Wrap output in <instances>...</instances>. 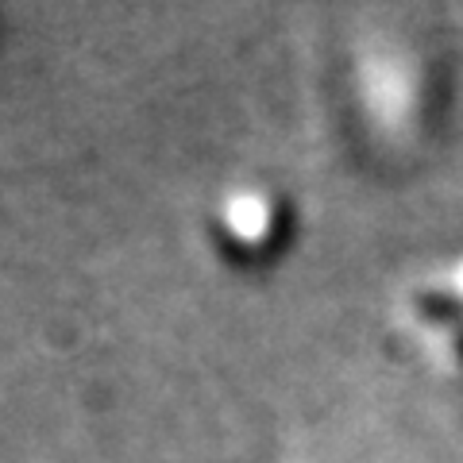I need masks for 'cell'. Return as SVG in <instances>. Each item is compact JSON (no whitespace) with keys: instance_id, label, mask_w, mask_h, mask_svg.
<instances>
[{"instance_id":"obj_1","label":"cell","mask_w":463,"mask_h":463,"mask_svg":"<svg viewBox=\"0 0 463 463\" xmlns=\"http://www.w3.org/2000/svg\"><path fill=\"white\" fill-rule=\"evenodd\" d=\"M289 224H294L289 201L279 190H270V185L232 190L221 197V205L209 216L213 243L221 248L224 259H232L240 267L270 263L286 248Z\"/></svg>"},{"instance_id":"obj_2","label":"cell","mask_w":463,"mask_h":463,"mask_svg":"<svg viewBox=\"0 0 463 463\" xmlns=\"http://www.w3.org/2000/svg\"><path fill=\"white\" fill-rule=\"evenodd\" d=\"M402 321L432 364L463 374V255L405 289Z\"/></svg>"}]
</instances>
